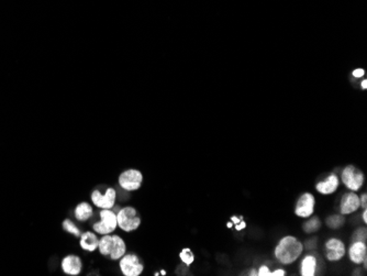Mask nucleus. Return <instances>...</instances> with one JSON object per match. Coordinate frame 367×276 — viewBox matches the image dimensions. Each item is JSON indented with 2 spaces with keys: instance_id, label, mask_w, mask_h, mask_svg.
Wrapping results in <instances>:
<instances>
[{
  "instance_id": "a878e982",
  "label": "nucleus",
  "mask_w": 367,
  "mask_h": 276,
  "mask_svg": "<svg viewBox=\"0 0 367 276\" xmlns=\"http://www.w3.org/2000/svg\"><path fill=\"white\" fill-rule=\"evenodd\" d=\"M364 74H365V72L362 68H357L353 72V76L356 77V79H360V77L364 76Z\"/></svg>"
},
{
  "instance_id": "4be33fe9",
  "label": "nucleus",
  "mask_w": 367,
  "mask_h": 276,
  "mask_svg": "<svg viewBox=\"0 0 367 276\" xmlns=\"http://www.w3.org/2000/svg\"><path fill=\"white\" fill-rule=\"evenodd\" d=\"M63 229L65 231H67L68 233H70V235H73L75 237H80L81 236V231L78 228L75 226V224L73 223V221L70 220H65L63 223Z\"/></svg>"
},
{
  "instance_id": "b1692460",
  "label": "nucleus",
  "mask_w": 367,
  "mask_h": 276,
  "mask_svg": "<svg viewBox=\"0 0 367 276\" xmlns=\"http://www.w3.org/2000/svg\"><path fill=\"white\" fill-rule=\"evenodd\" d=\"M258 276H272V271L268 268L267 265H262L257 271Z\"/></svg>"
},
{
  "instance_id": "0eeeda50",
  "label": "nucleus",
  "mask_w": 367,
  "mask_h": 276,
  "mask_svg": "<svg viewBox=\"0 0 367 276\" xmlns=\"http://www.w3.org/2000/svg\"><path fill=\"white\" fill-rule=\"evenodd\" d=\"M324 253L328 261L338 262L345 256V244L339 238H330L324 244Z\"/></svg>"
},
{
  "instance_id": "bb28decb",
  "label": "nucleus",
  "mask_w": 367,
  "mask_h": 276,
  "mask_svg": "<svg viewBox=\"0 0 367 276\" xmlns=\"http://www.w3.org/2000/svg\"><path fill=\"white\" fill-rule=\"evenodd\" d=\"M286 275V272L285 269L282 268H278V269H275V271H272V276H285Z\"/></svg>"
},
{
  "instance_id": "f257e3e1",
  "label": "nucleus",
  "mask_w": 367,
  "mask_h": 276,
  "mask_svg": "<svg viewBox=\"0 0 367 276\" xmlns=\"http://www.w3.org/2000/svg\"><path fill=\"white\" fill-rule=\"evenodd\" d=\"M304 244L293 236H286L279 240L276 245L274 254L277 261L285 265L296 262L303 254Z\"/></svg>"
},
{
  "instance_id": "39448f33",
  "label": "nucleus",
  "mask_w": 367,
  "mask_h": 276,
  "mask_svg": "<svg viewBox=\"0 0 367 276\" xmlns=\"http://www.w3.org/2000/svg\"><path fill=\"white\" fill-rule=\"evenodd\" d=\"M143 183V175L140 171L130 169L122 172L119 176V185L127 191L139 189Z\"/></svg>"
},
{
  "instance_id": "dca6fc26",
  "label": "nucleus",
  "mask_w": 367,
  "mask_h": 276,
  "mask_svg": "<svg viewBox=\"0 0 367 276\" xmlns=\"http://www.w3.org/2000/svg\"><path fill=\"white\" fill-rule=\"evenodd\" d=\"M127 251V245L123 241V239L120 236H113V248L110 254L111 260H120L125 254Z\"/></svg>"
},
{
  "instance_id": "9d476101",
  "label": "nucleus",
  "mask_w": 367,
  "mask_h": 276,
  "mask_svg": "<svg viewBox=\"0 0 367 276\" xmlns=\"http://www.w3.org/2000/svg\"><path fill=\"white\" fill-rule=\"evenodd\" d=\"M360 207L359 196L355 191H348L341 198L340 202V213L341 215H351L355 213Z\"/></svg>"
},
{
  "instance_id": "393cba45",
  "label": "nucleus",
  "mask_w": 367,
  "mask_h": 276,
  "mask_svg": "<svg viewBox=\"0 0 367 276\" xmlns=\"http://www.w3.org/2000/svg\"><path fill=\"white\" fill-rule=\"evenodd\" d=\"M359 202H360V207L363 209H366L367 207V195L366 193H364L362 196L359 197Z\"/></svg>"
},
{
  "instance_id": "c756f323",
  "label": "nucleus",
  "mask_w": 367,
  "mask_h": 276,
  "mask_svg": "<svg viewBox=\"0 0 367 276\" xmlns=\"http://www.w3.org/2000/svg\"><path fill=\"white\" fill-rule=\"evenodd\" d=\"M362 219H363V221L365 224L367 223V212H366V209H364L363 213H362Z\"/></svg>"
},
{
  "instance_id": "aec40b11",
  "label": "nucleus",
  "mask_w": 367,
  "mask_h": 276,
  "mask_svg": "<svg viewBox=\"0 0 367 276\" xmlns=\"http://www.w3.org/2000/svg\"><path fill=\"white\" fill-rule=\"evenodd\" d=\"M320 226H321L320 219H319L318 217H314L309 221H307V223L304 225V230L307 233H311V232H315V231L319 230Z\"/></svg>"
},
{
  "instance_id": "4468645a",
  "label": "nucleus",
  "mask_w": 367,
  "mask_h": 276,
  "mask_svg": "<svg viewBox=\"0 0 367 276\" xmlns=\"http://www.w3.org/2000/svg\"><path fill=\"white\" fill-rule=\"evenodd\" d=\"M318 272V261L316 256L308 254L304 257L300 265V275L303 276H315Z\"/></svg>"
},
{
  "instance_id": "412c9836",
  "label": "nucleus",
  "mask_w": 367,
  "mask_h": 276,
  "mask_svg": "<svg viewBox=\"0 0 367 276\" xmlns=\"http://www.w3.org/2000/svg\"><path fill=\"white\" fill-rule=\"evenodd\" d=\"M179 257H180V260H182V262L184 264H186V265H190V264H192L195 261L194 252H192L189 248L183 249V251L180 252Z\"/></svg>"
},
{
  "instance_id": "f8f14e48",
  "label": "nucleus",
  "mask_w": 367,
  "mask_h": 276,
  "mask_svg": "<svg viewBox=\"0 0 367 276\" xmlns=\"http://www.w3.org/2000/svg\"><path fill=\"white\" fill-rule=\"evenodd\" d=\"M339 185V177L335 174H331L326 179H323L322 182H319L316 185V190L321 195H331L338 190Z\"/></svg>"
},
{
  "instance_id": "ddd939ff",
  "label": "nucleus",
  "mask_w": 367,
  "mask_h": 276,
  "mask_svg": "<svg viewBox=\"0 0 367 276\" xmlns=\"http://www.w3.org/2000/svg\"><path fill=\"white\" fill-rule=\"evenodd\" d=\"M83 263L77 255H67L65 256L62 261V269L65 274L67 275H78L82 272Z\"/></svg>"
},
{
  "instance_id": "6ab92c4d",
  "label": "nucleus",
  "mask_w": 367,
  "mask_h": 276,
  "mask_svg": "<svg viewBox=\"0 0 367 276\" xmlns=\"http://www.w3.org/2000/svg\"><path fill=\"white\" fill-rule=\"evenodd\" d=\"M326 223H327L328 227L331 228V229H339V228H341L343 225H344L345 219H344V217H343V215L342 216L332 215V216H330L329 218H327Z\"/></svg>"
},
{
  "instance_id": "5701e85b",
  "label": "nucleus",
  "mask_w": 367,
  "mask_h": 276,
  "mask_svg": "<svg viewBox=\"0 0 367 276\" xmlns=\"http://www.w3.org/2000/svg\"><path fill=\"white\" fill-rule=\"evenodd\" d=\"M353 241L366 242V228H359L353 235Z\"/></svg>"
},
{
  "instance_id": "a211bd4d",
  "label": "nucleus",
  "mask_w": 367,
  "mask_h": 276,
  "mask_svg": "<svg viewBox=\"0 0 367 276\" xmlns=\"http://www.w3.org/2000/svg\"><path fill=\"white\" fill-rule=\"evenodd\" d=\"M113 248V236L104 235L98 243V250L102 255L110 256L111 251Z\"/></svg>"
},
{
  "instance_id": "f3484780",
  "label": "nucleus",
  "mask_w": 367,
  "mask_h": 276,
  "mask_svg": "<svg viewBox=\"0 0 367 276\" xmlns=\"http://www.w3.org/2000/svg\"><path fill=\"white\" fill-rule=\"evenodd\" d=\"M93 216V208L88 202L78 203L75 208V217L80 221L88 220Z\"/></svg>"
},
{
  "instance_id": "9b49d317",
  "label": "nucleus",
  "mask_w": 367,
  "mask_h": 276,
  "mask_svg": "<svg viewBox=\"0 0 367 276\" xmlns=\"http://www.w3.org/2000/svg\"><path fill=\"white\" fill-rule=\"evenodd\" d=\"M348 257L354 264H362L367 261L366 242L353 241L348 248Z\"/></svg>"
},
{
  "instance_id": "2f4dec72",
  "label": "nucleus",
  "mask_w": 367,
  "mask_h": 276,
  "mask_svg": "<svg viewBox=\"0 0 367 276\" xmlns=\"http://www.w3.org/2000/svg\"><path fill=\"white\" fill-rule=\"evenodd\" d=\"M249 275H251V276H254V275H257V271H256V269H252V271L249 273Z\"/></svg>"
},
{
  "instance_id": "1a4fd4ad",
  "label": "nucleus",
  "mask_w": 367,
  "mask_h": 276,
  "mask_svg": "<svg viewBox=\"0 0 367 276\" xmlns=\"http://www.w3.org/2000/svg\"><path fill=\"white\" fill-rule=\"evenodd\" d=\"M117 193L113 188L109 187L104 194H101L98 189L93 191L92 200L96 206L101 209H111L116 202Z\"/></svg>"
},
{
  "instance_id": "cd10ccee",
  "label": "nucleus",
  "mask_w": 367,
  "mask_h": 276,
  "mask_svg": "<svg viewBox=\"0 0 367 276\" xmlns=\"http://www.w3.org/2000/svg\"><path fill=\"white\" fill-rule=\"evenodd\" d=\"M245 227H246V224H245V221H243V219H242L238 225H236V230L241 231V230H243Z\"/></svg>"
},
{
  "instance_id": "6e6552de",
  "label": "nucleus",
  "mask_w": 367,
  "mask_h": 276,
  "mask_svg": "<svg viewBox=\"0 0 367 276\" xmlns=\"http://www.w3.org/2000/svg\"><path fill=\"white\" fill-rule=\"evenodd\" d=\"M316 198L311 193H304L298 198L295 214L299 218H309L315 212Z\"/></svg>"
},
{
  "instance_id": "f03ea898",
  "label": "nucleus",
  "mask_w": 367,
  "mask_h": 276,
  "mask_svg": "<svg viewBox=\"0 0 367 276\" xmlns=\"http://www.w3.org/2000/svg\"><path fill=\"white\" fill-rule=\"evenodd\" d=\"M118 226L125 232L136 230L141 225V217L133 207H124L117 214Z\"/></svg>"
},
{
  "instance_id": "423d86ee",
  "label": "nucleus",
  "mask_w": 367,
  "mask_h": 276,
  "mask_svg": "<svg viewBox=\"0 0 367 276\" xmlns=\"http://www.w3.org/2000/svg\"><path fill=\"white\" fill-rule=\"evenodd\" d=\"M120 269L125 276H139L142 274L144 266L135 254H124L120 259Z\"/></svg>"
},
{
  "instance_id": "473e14b6",
  "label": "nucleus",
  "mask_w": 367,
  "mask_h": 276,
  "mask_svg": "<svg viewBox=\"0 0 367 276\" xmlns=\"http://www.w3.org/2000/svg\"><path fill=\"white\" fill-rule=\"evenodd\" d=\"M232 225H233V223L231 221V223H228V224H227V227H228V228H231V227H232Z\"/></svg>"
},
{
  "instance_id": "c85d7f7f",
  "label": "nucleus",
  "mask_w": 367,
  "mask_h": 276,
  "mask_svg": "<svg viewBox=\"0 0 367 276\" xmlns=\"http://www.w3.org/2000/svg\"><path fill=\"white\" fill-rule=\"evenodd\" d=\"M242 219H243V217H240V218H238V217H234V216H233V217H231V221H232V223H233L234 225H238V224L240 223V221L242 220Z\"/></svg>"
},
{
  "instance_id": "7ed1b4c3",
  "label": "nucleus",
  "mask_w": 367,
  "mask_h": 276,
  "mask_svg": "<svg viewBox=\"0 0 367 276\" xmlns=\"http://www.w3.org/2000/svg\"><path fill=\"white\" fill-rule=\"evenodd\" d=\"M342 183L352 191H357L363 187L364 173L358 167L354 165H347L344 167L341 174Z\"/></svg>"
},
{
  "instance_id": "20e7f679",
  "label": "nucleus",
  "mask_w": 367,
  "mask_h": 276,
  "mask_svg": "<svg viewBox=\"0 0 367 276\" xmlns=\"http://www.w3.org/2000/svg\"><path fill=\"white\" fill-rule=\"evenodd\" d=\"M118 227L117 215L110 209H102L100 212V221L96 223L93 228L99 235H110Z\"/></svg>"
},
{
  "instance_id": "7c9ffc66",
  "label": "nucleus",
  "mask_w": 367,
  "mask_h": 276,
  "mask_svg": "<svg viewBox=\"0 0 367 276\" xmlns=\"http://www.w3.org/2000/svg\"><path fill=\"white\" fill-rule=\"evenodd\" d=\"M362 88L363 89H366L367 88V81L366 80H363L362 81Z\"/></svg>"
},
{
  "instance_id": "2eb2a0df",
  "label": "nucleus",
  "mask_w": 367,
  "mask_h": 276,
  "mask_svg": "<svg viewBox=\"0 0 367 276\" xmlns=\"http://www.w3.org/2000/svg\"><path fill=\"white\" fill-rule=\"evenodd\" d=\"M99 239L93 232H85L81 237V247L85 251L94 252L98 249Z\"/></svg>"
}]
</instances>
